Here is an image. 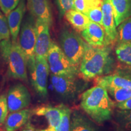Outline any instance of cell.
<instances>
[{
	"label": "cell",
	"mask_w": 131,
	"mask_h": 131,
	"mask_svg": "<svg viewBox=\"0 0 131 131\" xmlns=\"http://www.w3.org/2000/svg\"><path fill=\"white\" fill-rule=\"evenodd\" d=\"M80 106L95 122L103 123L112 118L115 104L105 88L95 85L82 94Z\"/></svg>",
	"instance_id": "6da1fadb"
},
{
	"label": "cell",
	"mask_w": 131,
	"mask_h": 131,
	"mask_svg": "<svg viewBox=\"0 0 131 131\" xmlns=\"http://www.w3.org/2000/svg\"><path fill=\"white\" fill-rule=\"evenodd\" d=\"M112 62L109 46L94 47L86 43L80 65V73L85 80L94 79L107 73L112 67Z\"/></svg>",
	"instance_id": "7a4b0ae2"
},
{
	"label": "cell",
	"mask_w": 131,
	"mask_h": 131,
	"mask_svg": "<svg viewBox=\"0 0 131 131\" xmlns=\"http://www.w3.org/2000/svg\"><path fill=\"white\" fill-rule=\"evenodd\" d=\"M0 52L7 66L8 74L14 79L27 82V61L23 52L18 43L10 39L0 41Z\"/></svg>",
	"instance_id": "3957f363"
},
{
	"label": "cell",
	"mask_w": 131,
	"mask_h": 131,
	"mask_svg": "<svg viewBox=\"0 0 131 131\" xmlns=\"http://www.w3.org/2000/svg\"><path fill=\"white\" fill-rule=\"evenodd\" d=\"M36 19L30 13L22 22L18 43L25 55L27 69L30 71L35 63Z\"/></svg>",
	"instance_id": "277c9868"
},
{
	"label": "cell",
	"mask_w": 131,
	"mask_h": 131,
	"mask_svg": "<svg viewBox=\"0 0 131 131\" xmlns=\"http://www.w3.org/2000/svg\"><path fill=\"white\" fill-rule=\"evenodd\" d=\"M60 47L70 63L80 68L86 42L75 31L64 28L60 35Z\"/></svg>",
	"instance_id": "5b68a950"
},
{
	"label": "cell",
	"mask_w": 131,
	"mask_h": 131,
	"mask_svg": "<svg viewBox=\"0 0 131 131\" xmlns=\"http://www.w3.org/2000/svg\"><path fill=\"white\" fill-rule=\"evenodd\" d=\"M47 60L49 70L52 74L58 76L77 77L80 73L79 67L70 63L61 47L55 42H51Z\"/></svg>",
	"instance_id": "8992f818"
},
{
	"label": "cell",
	"mask_w": 131,
	"mask_h": 131,
	"mask_svg": "<svg viewBox=\"0 0 131 131\" xmlns=\"http://www.w3.org/2000/svg\"><path fill=\"white\" fill-rule=\"evenodd\" d=\"M49 66L47 59L35 57V63L32 69L29 71L31 84L36 92L41 97H46L47 91V78Z\"/></svg>",
	"instance_id": "52a82bcc"
},
{
	"label": "cell",
	"mask_w": 131,
	"mask_h": 131,
	"mask_svg": "<svg viewBox=\"0 0 131 131\" xmlns=\"http://www.w3.org/2000/svg\"><path fill=\"white\" fill-rule=\"evenodd\" d=\"M50 81L57 93L66 99H73L83 89V83L77 77L58 76L52 74Z\"/></svg>",
	"instance_id": "ba28073f"
},
{
	"label": "cell",
	"mask_w": 131,
	"mask_h": 131,
	"mask_svg": "<svg viewBox=\"0 0 131 131\" xmlns=\"http://www.w3.org/2000/svg\"><path fill=\"white\" fill-rule=\"evenodd\" d=\"M6 96L8 110L10 113L27 107L31 101V95L29 90L21 83L11 87Z\"/></svg>",
	"instance_id": "9c48e42d"
},
{
	"label": "cell",
	"mask_w": 131,
	"mask_h": 131,
	"mask_svg": "<svg viewBox=\"0 0 131 131\" xmlns=\"http://www.w3.org/2000/svg\"><path fill=\"white\" fill-rule=\"evenodd\" d=\"M81 35L85 42L91 46L101 47L110 45L103 26L92 21H90L86 28L81 32Z\"/></svg>",
	"instance_id": "30bf717a"
},
{
	"label": "cell",
	"mask_w": 131,
	"mask_h": 131,
	"mask_svg": "<svg viewBox=\"0 0 131 131\" xmlns=\"http://www.w3.org/2000/svg\"><path fill=\"white\" fill-rule=\"evenodd\" d=\"M50 26L46 23L41 20H36V38L35 57H40L47 59V53L50 44Z\"/></svg>",
	"instance_id": "8fae6325"
},
{
	"label": "cell",
	"mask_w": 131,
	"mask_h": 131,
	"mask_svg": "<svg viewBox=\"0 0 131 131\" xmlns=\"http://www.w3.org/2000/svg\"><path fill=\"white\" fill-rule=\"evenodd\" d=\"M101 9L103 11V27L105 31L109 45L117 40V30L115 22L113 9L109 0H102Z\"/></svg>",
	"instance_id": "7c38bea8"
},
{
	"label": "cell",
	"mask_w": 131,
	"mask_h": 131,
	"mask_svg": "<svg viewBox=\"0 0 131 131\" xmlns=\"http://www.w3.org/2000/svg\"><path fill=\"white\" fill-rule=\"evenodd\" d=\"M34 115L45 117L48 123V127L40 131H53L61 121L62 104L57 106H42L33 109Z\"/></svg>",
	"instance_id": "4fadbf2b"
},
{
	"label": "cell",
	"mask_w": 131,
	"mask_h": 131,
	"mask_svg": "<svg viewBox=\"0 0 131 131\" xmlns=\"http://www.w3.org/2000/svg\"><path fill=\"white\" fill-rule=\"evenodd\" d=\"M29 13L36 20H41L49 26L52 23V14L49 0H27Z\"/></svg>",
	"instance_id": "5bb4252c"
},
{
	"label": "cell",
	"mask_w": 131,
	"mask_h": 131,
	"mask_svg": "<svg viewBox=\"0 0 131 131\" xmlns=\"http://www.w3.org/2000/svg\"><path fill=\"white\" fill-rule=\"evenodd\" d=\"M26 9L25 0H20L17 7L7 15V21L13 41H17Z\"/></svg>",
	"instance_id": "9a60e30c"
},
{
	"label": "cell",
	"mask_w": 131,
	"mask_h": 131,
	"mask_svg": "<svg viewBox=\"0 0 131 131\" xmlns=\"http://www.w3.org/2000/svg\"><path fill=\"white\" fill-rule=\"evenodd\" d=\"M34 115L33 109H24L11 112L7 115L4 123L6 131H16L26 125Z\"/></svg>",
	"instance_id": "2e32d148"
},
{
	"label": "cell",
	"mask_w": 131,
	"mask_h": 131,
	"mask_svg": "<svg viewBox=\"0 0 131 131\" xmlns=\"http://www.w3.org/2000/svg\"><path fill=\"white\" fill-rule=\"evenodd\" d=\"M95 83L96 85L102 86L105 89L117 88L131 89V80L117 75L98 77L95 80Z\"/></svg>",
	"instance_id": "e0dca14e"
},
{
	"label": "cell",
	"mask_w": 131,
	"mask_h": 131,
	"mask_svg": "<svg viewBox=\"0 0 131 131\" xmlns=\"http://www.w3.org/2000/svg\"><path fill=\"white\" fill-rule=\"evenodd\" d=\"M114 12L115 22L118 27L131 16V0H109Z\"/></svg>",
	"instance_id": "ac0fdd59"
},
{
	"label": "cell",
	"mask_w": 131,
	"mask_h": 131,
	"mask_svg": "<svg viewBox=\"0 0 131 131\" xmlns=\"http://www.w3.org/2000/svg\"><path fill=\"white\" fill-rule=\"evenodd\" d=\"M64 15L73 28L80 32L86 28L90 22L89 18L86 14L74 9L67 11Z\"/></svg>",
	"instance_id": "d6986e66"
},
{
	"label": "cell",
	"mask_w": 131,
	"mask_h": 131,
	"mask_svg": "<svg viewBox=\"0 0 131 131\" xmlns=\"http://www.w3.org/2000/svg\"><path fill=\"white\" fill-rule=\"evenodd\" d=\"M70 131H96L94 126L88 118L78 111L72 112Z\"/></svg>",
	"instance_id": "ffe728a7"
},
{
	"label": "cell",
	"mask_w": 131,
	"mask_h": 131,
	"mask_svg": "<svg viewBox=\"0 0 131 131\" xmlns=\"http://www.w3.org/2000/svg\"><path fill=\"white\" fill-rule=\"evenodd\" d=\"M117 40L118 44L131 42V16L118 26Z\"/></svg>",
	"instance_id": "44dd1931"
},
{
	"label": "cell",
	"mask_w": 131,
	"mask_h": 131,
	"mask_svg": "<svg viewBox=\"0 0 131 131\" xmlns=\"http://www.w3.org/2000/svg\"><path fill=\"white\" fill-rule=\"evenodd\" d=\"M115 54L118 61L131 66V42L117 44Z\"/></svg>",
	"instance_id": "7402d4cb"
},
{
	"label": "cell",
	"mask_w": 131,
	"mask_h": 131,
	"mask_svg": "<svg viewBox=\"0 0 131 131\" xmlns=\"http://www.w3.org/2000/svg\"><path fill=\"white\" fill-rule=\"evenodd\" d=\"M102 0H73V9L86 14L89 9L101 6Z\"/></svg>",
	"instance_id": "603a6c76"
},
{
	"label": "cell",
	"mask_w": 131,
	"mask_h": 131,
	"mask_svg": "<svg viewBox=\"0 0 131 131\" xmlns=\"http://www.w3.org/2000/svg\"><path fill=\"white\" fill-rule=\"evenodd\" d=\"M106 89L117 103L123 102L131 98V89L117 88H108Z\"/></svg>",
	"instance_id": "cb8c5ba5"
},
{
	"label": "cell",
	"mask_w": 131,
	"mask_h": 131,
	"mask_svg": "<svg viewBox=\"0 0 131 131\" xmlns=\"http://www.w3.org/2000/svg\"><path fill=\"white\" fill-rule=\"evenodd\" d=\"M72 111L68 106L62 104L61 121L57 128L53 131H70V116Z\"/></svg>",
	"instance_id": "d4e9b609"
},
{
	"label": "cell",
	"mask_w": 131,
	"mask_h": 131,
	"mask_svg": "<svg viewBox=\"0 0 131 131\" xmlns=\"http://www.w3.org/2000/svg\"><path fill=\"white\" fill-rule=\"evenodd\" d=\"M116 119L124 129L131 130V110H117Z\"/></svg>",
	"instance_id": "484cf974"
},
{
	"label": "cell",
	"mask_w": 131,
	"mask_h": 131,
	"mask_svg": "<svg viewBox=\"0 0 131 131\" xmlns=\"http://www.w3.org/2000/svg\"><path fill=\"white\" fill-rule=\"evenodd\" d=\"M10 37V32L7 18L0 10V41L8 40Z\"/></svg>",
	"instance_id": "4316f807"
},
{
	"label": "cell",
	"mask_w": 131,
	"mask_h": 131,
	"mask_svg": "<svg viewBox=\"0 0 131 131\" xmlns=\"http://www.w3.org/2000/svg\"><path fill=\"white\" fill-rule=\"evenodd\" d=\"M86 15L91 21L99 24L101 26L103 25V11L101 6L89 9Z\"/></svg>",
	"instance_id": "83f0119b"
},
{
	"label": "cell",
	"mask_w": 131,
	"mask_h": 131,
	"mask_svg": "<svg viewBox=\"0 0 131 131\" xmlns=\"http://www.w3.org/2000/svg\"><path fill=\"white\" fill-rule=\"evenodd\" d=\"M20 0H0V10L6 16L15 9Z\"/></svg>",
	"instance_id": "f1b7e54d"
},
{
	"label": "cell",
	"mask_w": 131,
	"mask_h": 131,
	"mask_svg": "<svg viewBox=\"0 0 131 131\" xmlns=\"http://www.w3.org/2000/svg\"><path fill=\"white\" fill-rule=\"evenodd\" d=\"M7 96L6 95H0V127L4 124L8 115Z\"/></svg>",
	"instance_id": "f546056e"
},
{
	"label": "cell",
	"mask_w": 131,
	"mask_h": 131,
	"mask_svg": "<svg viewBox=\"0 0 131 131\" xmlns=\"http://www.w3.org/2000/svg\"><path fill=\"white\" fill-rule=\"evenodd\" d=\"M60 15L63 16L67 11L73 9V0H56Z\"/></svg>",
	"instance_id": "4dcf8cb0"
},
{
	"label": "cell",
	"mask_w": 131,
	"mask_h": 131,
	"mask_svg": "<svg viewBox=\"0 0 131 131\" xmlns=\"http://www.w3.org/2000/svg\"><path fill=\"white\" fill-rule=\"evenodd\" d=\"M115 107L120 110H131V98L123 102L117 103Z\"/></svg>",
	"instance_id": "1f68e13d"
},
{
	"label": "cell",
	"mask_w": 131,
	"mask_h": 131,
	"mask_svg": "<svg viewBox=\"0 0 131 131\" xmlns=\"http://www.w3.org/2000/svg\"><path fill=\"white\" fill-rule=\"evenodd\" d=\"M21 131H38V130L35 128V127L33 126L32 125H31L30 123H27L26 124V127Z\"/></svg>",
	"instance_id": "d6a6232c"
},
{
	"label": "cell",
	"mask_w": 131,
	"mask_h": 131,
	"mask_svg": "<svg viewBox=\"0 0 131 131\" xmlns=\"http://www.w3.org/2000/svg\"><path fill=\"white\" fill-rule=\"evenodd\" d=\"M0 131H6V129L5 130H3V129H0Z\"/></svg>",
	"instance_id": "836d02e7"
},
{
	"label": "cell",
	"mask_w": 131,
	"mask_h": 131,
	"mask_svg": "<svg viewBox=\"0 0 131 131\" xmlns=\"http://www.w3.org/2000/svg\"><path fill=\"white\" fill-rule=\"evenodd\" d=\"M117 131H124V130H117Z\"/></svg>",
	"instance_id": "e575fe53"
}]
</instances>
